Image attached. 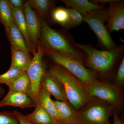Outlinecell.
Returning a JSON list of instances; mask_svg holds the SVG:
<instances>
[{
	"label": "cell",
	"instance_id": "cell-1",
	"mask_svg": "<svg viewBox=\"0 0 124 124\" xmlns=\"http://www.w3.org/2000/svg\"><path fill=\"white\" fill-rule=\"evenodd\" d=\"M41 46L43 50L56 52L72 58L80 62H84L85 55L78 48L70 35H66L50 26L41 16Z\"/></svg>",
	"mask_w": 124,
	"mask_h": 124
},
{
	"label": "cell",
	"instance_id": "cell-2",
	"mask_svg": "<svg viewBox=\"0 0 124 124\" xmlns=\"http://www.w3.org/2000/svg\"><path fill=\"white\" fill-rule=\"evenodd\" d=\"M59 82L64 90L68 101L76 109L84 106L87 100L84 85L71 73L58 64L51 65L46 71Z\"/></svg>",
	"mask_w": 124,
	"mask_h": 124
},
{
	"label": "cell",
	"instance_id": "cell-3",
	"mask_svg": "<svg viewBox=\"0 0 124 124\" xmlns=\"http://www.w3.org/2000/svg\"><path fill=\"white\" fill-rule=\"evenodd\" d=\"M76 45L85 54V62L87 67L91 70L103 73L111 70L124 49L123 45L113 49L106 50H99L90 45L76 43Z\"/></svg>",
	"mask_w": 124,
	"mask_h": 124
},
{
	"label": "cell",
	"instance_id": "cell-4",
	"mask_svg": "<svg viewBox=\"0 0 124 124\" xmlns=\"http://www.w3.org/2000/svg\"><path fill=\"white\" fill-rule=\"evenodd\" d=\"M43 51L53 62L66 69L85 86L96 80L94 72L85 67L82 62L54 51Z\"/></svg>",
	"mask_w": 124,
	"mask_h": 124
},
{
	"label": "cell",
	"instance_id": "cell-5",
	"mask_svg": "<svg viewBox=\"0 0 124 124\" xmlns=\"http://www.w3.org/2000/svg\"><path fill=\"white\" fill-rule=\"evenodd\" d=\"M108 19L107 9L104 8L90 11L84 17V22L88 24L101 45L106 50H110L117 46L104 25Z\"/></svg>",
	"mask_w": 124,
	"mask_h": 124
},
{
	"label": "cell",
	"instance_id": "cell-6",
	"mask_svg": "<svg viewBox=\"0 0 124 124\" xmlns=\"http://www.w3.org/2000/svg\"><path fill=\"white\" fill-rule=\"evenodd\" d=\"M40 42L26 72L30 82V90L28 96L35 105L38 102V93L42 77L45 70L43 60L44 54Z\"/></svg>",
	"mask_w": 124,
	"mask_h": 124
},
{
	"label": "cell",
	"instance_id": "cell-7",
	"mask_svg": "<svg viewBox=\"0 0 124 124\" xmlns=\"http://www.w3.org/2000/svg\"><path fill=\"white\" fill-rule=\"evenodd\" d=\"M111 105L96 102L89 104L78 113L77 124H111L110 115Z\"/></svg>",
	"mask_w": 124,
	"mask_h": 124
},
{
	"label": "cell",
	"instance_id": "cell-8",
	"mask_svg": "<svg viewBox=\"0 0 124 124\" xmlns=\"http://www.w3.org/2000/svg\"><path fill=\"white\" fill-rule=\"evenodd\" d=\"M85 87L87 93L90 96L98 98L112 106L119 104V93L111 85L96 80Z\"/></svg>",
	"mask_w": 124,
	"mask_h": 124
},
{
	"label": "cell",
	"instance_id": "cell-9",
	"mask_svg": "<svg viewBox=\"0 0 124 124\" xmlns=\"http://www.w3.org/2000/svg\"><path fill=\"white\" fill-rule=\"evenodd\" d=\"M26 24L28 33L30 40L34 49L37 48L40 38L41 24L40 19L33 9L26 1L24 2L23 8Z\"/></svg>",
	"mask_w": 124,
	"mask_h": 124
},
{
	"label": "cell",
	"instance_id": "cell-10",
	"mask_svg": "<svg viewBox=\"0 0 124 124\" xmlns=\"http://www.w3.org/2000/svg\"><path fill=\"white\" fill-rule=\"evenodd\" d=\"M107 9L108 19L106 27L110 32L124 29V4L120 0H111Z\"/></svg>",
	"mask_w": 124,
	"mask_h": 124
},
{
	"label": "cell",
	"instance_id": "cell-11",
	"mask_svg": "<svg viewBox=\"0 0 124 124\" xmlns=\"http://www.w3.org/2000/svg\"><path fill=\"white\" fill-rule=\"evenodd\" d=\"M7 106L24 108L35 107V105L27 94L9 90L4 98L0 101V108Z\"/></svg>",
	"mask_w": 124,
	"mask_h": 124
},
{
	"label": "cell",
	"instance_id": "cell-12",
	"mask_svg": "<svg viewBox=\"0 0 124 124\" xmlns=\"http://www.w3.org/2000/svg\"><path fill=\"white\" fill-rule=\"evenodd\" d=\"M40 85L56 100L69 103L64 90L59 82L46 71L42 77Z\"/></svg>",
	"mask_w": 124,
	"mask_h": 124
},
{
	"label": "cell",
	"instance_id": "cell-13",
	"mask_svg": "<svg viewBox=\"0 0 124 124\" xmlns=\"http://www.w3.org/2000/svg\"><path fill=\"white\" fill-rule=\"evenodd\" d=\"M6 32L11 45V48L20 50L31 55L24 37L14 21Z\"/></svg>",
	"mask_w": 124,
	"mask_h": 124
},
{
	"label": "cell",
	"instance_id": "cell-14",
	"mask_svg": "<svg viewBox=\"0 0 124 124\" xmlns=\"http://www.w3.org/2000/svg\"><path fill=\"white\" fill-rule=\"evenodd\" d=\"M38 102L42 105L51 116L54 124H63L59 115L56 108L51 98V95L41 85L38 93Z\"/></svg>",
	"mask_w": 124,
	"mask_h": 124
},
{
	"label": "cell",
	"instance_id": "cell-15",
	"mask_svg": "<svg viewBox=\"0 0 124 124\" xmlns=\"http://www.w3.org/2000/svg\"><path fill=\"white\" fill-rule=\"evenodd\" d=\"M58 114L64 124H77L78 113L73 110L69 103L53 100Z\"/></svg>",
	"mask_w": 124,
	"mask_h": 124
},
{
	"label": "cell",
	"instance_id": "cell-16",
	"mask_svg": "<svg viewBox=\"0 0 124 124\" xmlns=\"http://www.w3.org/2000/svg\"><path fill=\"white\" fill-rule=\"evenodd\" d=\"M67 7L73 9L85 17L89 12L104 8L103 5H97L87 0H62Z\"/></svg>",
	"mask_w": 124,
	"mask_h": 124
},
{
	"label": "cell",
	"instance_id": "cell-17",
	"mask_svg": "<svg viewBox=\"0 0 124 124\" xmlns=\"http://www.w3.org/2000/svg\"><path fill=\"white\" fill-rule=\"evenodd\" d=\"M11 9L14 22L23 36L29 52L33 53L35 49L29 38L23 10Z\"/></svg>",
	"mask_w": 124,
	"mask_h": 124
},
{
	"label": "cell",
	"instance_id": "cell-18",
	"mask_svg": "<svg viewBox=\"0 0 124 124\" xmlns=\"http://www.w3.org/2000/svg\"><path fill=\"white\" fill-rule=\"evenodd\" d=\"M25 116L32 124H54L51 116L39 102L36 104L34 110Z\"/></svg>",
	"mask_w": 124,
	"mask_h": 124
},
{
	"label": "cell",
	"instance_id": "cell-19",
	"mask_svg": "<svg viewBox=\"0 0 124 124\" xmlns=\"http://www.w3.org/2000/svg\"><path fill=\"white\" fill-rule=\"evenodd\" d=\"M11 61L10 66L15 67L26 72L31 63V55L23 51L11 48Z\"/></svg>",
	"mask_w": 124,
	"mask_h": 124
},
{
	"label": "cell",
	"instance_id": "cell-20",
	"mask_svg": "<svg viewBox=\"0 0 124 124\" xmlns=\"http://www.w3.org/2000/svg\"><path fill=\"white\" fill-rule=\"evenodd\" d=\"M9 91L19 92L29 95L30 82L26 72L13 82L7 85Z\"/></svg>",
	"mask_w": 124,
	"mask_h": 124
},
{
	"label": "cell",
	"instance_id": "cell-21",
	"mask_svg": "<svg viewBox=\"0 0 124 124\" xmlns=\"http://www.w3.org/2000/svg\"><path fill=\"white\" fill-rule=\"evenodd\" d=\"M13 22L11 8L7 0H0V23L4 27L6 32Z\"/></svg>",
	"mask_w": 124,
	"mask_h": 124
},
{
	"label": "cell",
	"instance_id": "cell-22",
	"mask_svg": "<svg viewBox=\"0 0 124 124\" xmlns=\"http://www.w3.org/2000/svg\"><path fill=\"white\" fill-rule=\"evenodd\" d=\"M26 1L31 8L36 9L42 16L47 15L54 5V1L49 0H28Z\"/></svg>",
	"mask_w": 124,
	"mask_h": 124
},
{
	"label": "cell",
	"instance_id": "cell-23",
	"mask_svg": "<svg viewBox=\"0 0 124 124\" xmlns=\"http://www.w3.org/2000/svg\"><path fill=\"white\" fill-rule=\"evenodd\" d=\"M51 16L54 22L65 28L69 20L68 9L62 7L54 8L51 11Z\"/></svg>",
	"mask_w": 124,
	"mask_h": 124
},
{
	"label": "cell",
	"instance_id": "cell-24",
	"mask_svg": "<svg viewBox=\"0 0 124 124\" xmlns=\"http://www.w3.org/2000/svg\"><path fill=\"white\" fill-rule=\"evenodd\" d=\"M24 72L16 67L10 66L6 72L0 75V85L4 84L7 85L17 79Z\"/></svg>",
	"mask_w": 124,
	"mask_h": 124
},
{
	"label": "cell",
	"instance_id": "cell-25",
	"mask_svg": "<svg viewBox=\"0 0 124 124\" xmlns=\"http://www.w3.org/2000/svg\"><path fill=\"white\" fill-rule=\"evenodd\" d=\"M69 19L64 28L69 29L77 26L84 22V17L73 9H68Z\"/></svg>",
	"mask_w": 124,
	"mask_h": 124
},
{
	"label": "cell",
	"instance_id": "cell-26",
	"mask_svg": "<svg viewBox=\"0 0 124 124\" xmlns=\"http://www.w3.org/2000/svg\"><path fill=\"white\" fill-rule=\"evenodd\" d=\"M0 124H19L13 112L5 111L0 112Z\"/></svg>",
	"mask_w": 124,
	"mask_h": 124
},
{
	"label": "cell",
	"instance_id": "cell-27",
	"mask_svg": "<svg viewBox=\"0 0 124 124\" xmlns=\"http://www.w3.org/2000/svg\"><path fill=\"white\" fill-rule=\"evenodd\" d=\"M117 83L120 85H122L124 82V57L122 58L117 70L116 77Z\"/></svg>",
	"mask_w": 124,
	"mask_h": 124
},
{
	"label": "cell",
	"instance_id": "cell-28",
	"mask_svg": "<svg viewBox=\"0 0 124 124\" xmlns=\"http://www.w3.org/2000/svg\"><path fill=\"white\" fill-rule=\"evenodd\" d=\"M12 112L17 119L19 124H32L27 119L25 115L18 111L14 110Z\"/></svg>",
	"mask_w": 124,
	"mask_h": 124
},
{
	"label": "cell",
	"instance_id": "cell-29",
	"mask_svg": "<svg viewBox=\"0 0 124 124\" xmlns=\"http://www.w3.org/2000/svg\"><path fill=\"white\" fill-rule=\"evenodd\" d=\"M7 1L11 8L23 10L24 2L22 0H7Z\"/></svg>",
	"mask_w": 124,
	"mask_h": 124
},
{
	"label": "cell",
	"instance_id": "cell-30",
	"mask_svg": "<svg viewBox=\"0 0 124 124\" xmlns=\"http://www.w3.org/2000/svg\"><path fill=\"white\" fill-rule=\"evenodd\" d=\"M113 122L112 124H123L117 115L116 111L113 110Z\"/></svg>",
	"mask_w": 124,
	"mask_h": 124
},
{
	"label": "cell",
	"instance_id": "cell-31",
	"mask_svg": "<svg viewBox=\"0 0 124 124\" xmlns=\"http://www.w3.org/2000/svg\"><path fill=\"white\" fill-rule=\"evenodd\" d=\"M5 90L0 85V98L2 97L5 94Z\"/></svg>",
	"mask_w": 124,
	"mask_h": 124
},
{
	"label": "cell",
	"instance_id": "cell-32",
	"mask_svg": "<svg viewBox=\"0 0 124 124\" xmlns=\"http://www.w3.org/2000/svg\"><path fill=\"white\" fill-rule=\"evenodd\" d=\"M67 124V123H66V124Z\"/></svg>",
	"mask_w": 124,
	"mask_h": 124
}]
</instances>
